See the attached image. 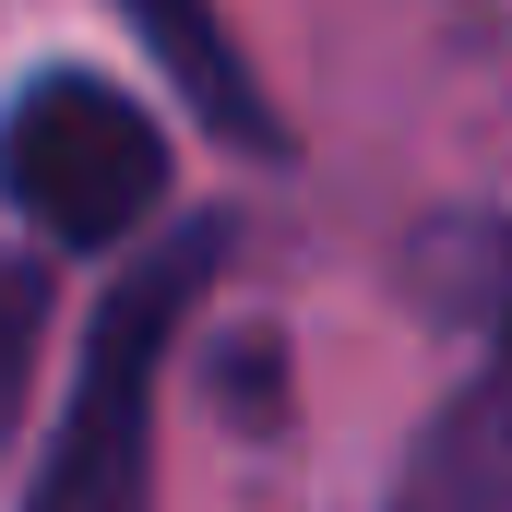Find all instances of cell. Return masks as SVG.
Masks as SVG:
<instances>
[{
	"label": "cell",
	"instance_id": "6da1fadb",
	"mask_svg": "<svg viewBox=\"0 0 512 512\" xmlns=\"http://www.w3.org/2000/svg\"><path fill=\"white\" fill-rule=\"evenodd\" d=\"M215 262H227V227H191L179 251H155L120 298L96 310L72 417H60V441H48L24 512H155V393H167L179 322H191V298H203Z\"/></svg>",
	"mask_w": 512,
	"mask_h": 512
},
{
	"label": "cell",
	"instance_id": "7a4b0ae2",
	"mask_svg": "<svg viewBox=\"0 0 512 512\" xmlns=\"http://www.w3.org/2000/svg\"><path fill=\"white\" fill-rule=\"evenodd\" d=\"M0 191L60 251H96V239H120L167 203V131L108 72H36L0 108Z\"/></svg>",
	"mask_w": 512,
	"mask_h": 512
},
{
	"label": "cell",
	"instance_id": "3957f363",
	"mask_svg": "<svg viewBox=\"0 0 512 512\" xmlns=\"http://www.w3.org/2000/svg\"><path fill=\"white\" fill-rule=\"evenodd\" d=\"M393 512H512V286H501V322H489L477 370L417 429V453L393 477Z\"/></svg>",
	"mask_w": 512,
	"mask_h": 512
},
{
	"label": "cell",
	"instance_id": "277c9868",
	"mask_svg": "<svg viewBox=\"0 0 512 512\" xmlns=\"http://www.w3.org/2000/svg\"><path fill=\"white\" fill-rule=\"evenodd\" d=\"M120 12H131V36L167 60V84L227 131V143H274L251 72H239V48H227V24H215V0H120Z\"/></svg>",
	"mask_w": 512,
	"mask_h": 512
},
{
	"label": "cell",
	"instance_id": "5b68a950",
	"mask_svg": "<svg viewBox=\"0 0 512 512\" xmlns=\"http://www.w3.org/2000/svg\"><path fill=\"white\" fill-rule=\"evenodd\" d=\"M36 334H48V274H36V262H0V429H12V405H24Z\"/></svg>",
	"mask_w": 512,
	"mask_h": 512
}]
</instances>
